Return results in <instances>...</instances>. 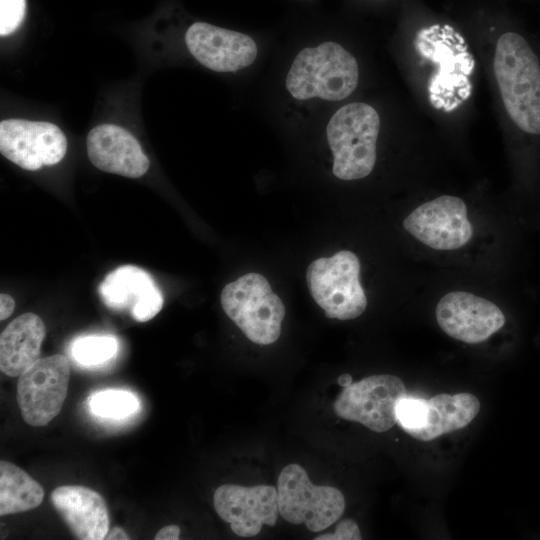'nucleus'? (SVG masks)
<instances>
[{
    "label": "nucleus",
    "mask_w": 540,
    "mask_h": 540,
    "mask_svg": "<svg viewBox=\"0 0 540 540\" xmlns=\"http://www.w3.org/2000/svg\"><path fill=\"white\" fill-rule=\"evenodd\" d=\"M494 73L516 129L528 138L540 137V57L525 36L509 31L498 38Z\"/></svg>",
    "instance_id": "obj_1"
},
{
    "label": "nucleus",
    "mask_w": 540,
    "mask_h": 540,
    "mask_svg": "<svg viewBox=\"0 0 540 540\" xmlns=\"http://www.w3.org/2000/svg\"><path fill=\"white\" fill-rule=\"evenodd\" d=\"M356 58L341 44L322 42L300 50L285 77L288 95L296 101H340L357 88Z\"/></svg>",
    "instance_id": "obj_2"
},
{
    "label": "nucleus",
    "mask_w": 540,
    "mask_h": 540,
    "mask_svg": "<svg viewBox=\"0 0 540 540\" xmlns=\"http://www.w3.org/2000/svg\"><path fill=\"white\" fill-rule=\"evenodd\" d=\"M380 117L371 105L351 102L336 110L326 126V137L333 155V174L352 181L367 177L377 157Z\"/></svg>",
    "instance_id": "obj_3"
},
{
    "label": "nucleus",
    "mask_w": 540,
    "mask_h": 540,
    "mask_svg": "<svg viewBox=\"0 0 540 540\" xmlns=\"http://www.w3.org/2000/svg\"><path fill=\"white\" fill-rule=\"evenodd\" d=\"M220 299L227 316L250 341L269 345L279 338L285 308L264 276L239 277L224 287Z\"/></svg>",
    "instance_id": "obj_4"
},
{
    "label": "nucleus",
    "mask_w": 540,
    "mask_h": 540,
    "mask_svg": "<svg viewBox=\"0 0 540 540\" xmlns=\"http://www.w3.org/2000/svg\"><path fill=\"white\" fill-rule=\"evenodd\" d=\"M359 274L360 261L348 250L319 258L308 266V288L328 318L350 320L365 311L367 298Z\"/></svg>",
    "instance_id": "obj_5"
},
{
    "label": "nucleus",
    "mask_w": 540,
    "mask_h": 540,
    "mask_svg": "<svg viewBox=\"0 0 540 540\" xmlns=\"http://www.w3.org/2000/svg\"><path fill=\"white\" fill-rule=\"evenodd\" d=\"M279 514L292 524H305L312 532L335 523L345 509L344 495L337 488L314 485L298 464L285 466L279 474Z\"/></svg>",
    "instance_id": "obj_6"
},
{
    "label": "nucleus",
    "mask_w": 540,
    "mask_h": 540,
    "mask_svg": "<svg viewBox=\"0 0 540 540\" xmlns=\"http://www.w3.org/2000/svg\"><path fill=\"white\" fill-rule=\"evenodd\" d=\"M406 396L405 385L399 377L372 375L344 387L333 403V410L342 419L381 433L398 422V405Z\"/></svg>",
    "instance_id": "obj_7"
},
{
    "label": "nucleus",
    "mask_w": 540,
    "mask_h": 540,
    "mask_svg": "<svg viewBox=\"0 0 540 540\" xmlns=\"http://www.w3.org/2000/svg\"><path fill=\"white\" fill-rule=\"evenodd\" d=\"M70 367L61 354L39 358L18 379L17 401L23 420L47 425L61 411L67 396Z\"/></svg>",
    "instance_id": "obj_8"
},
{
    "label": "nucleus",
    "mask_w": 540,
    "mask_h": 540,
    "mask_svg": "<svg viewBox=\"0 0 540 540\" xmlns=\"http://www.w3.org/2000/svg\"><path fill=\"white\" fill-rule=\"evenodd\" d=\"M403 227L415 239L439 251L462 248L473 235L465 202L452 195L420 204L405 217Z\"/></svg>",
    "instance_id": "obj_9"
},
{
    "label": "nucleus",
    "mask_w": 540,
    "mask_h": 540,
    "mask_svg": "<svg viewBox=\"0 0 540 540\" xmlns=\"http://www.w3.org/2000/svg\"><path fill=\"white\" fill-rule=\"evenodd\" d=\"M66 151V136L55 124L24 119H6L0 123L1 154L25 170L55 165Z\"/></svg>",
    "instance_id": "obj_10"
},
{
    "label": "nucleus",
    "mask_w": 540,
    "mask_h": 540,
    "mask_svg": "<svg viewBox=\"0 0 540 540\" xmlns=\"http://www.w3.org/2000/svg\"><path fill=\"white\" fill-rule=\"evenodd\" d=\"M435 316L444 333L468 344L487 340L506 321L495 303L466 291H452L442 296Z\"/></svg>",
    "instance_id": "obj_11"
},
{
    "label": "nucleus",
    "mask_w": 540,
    "mask_h": 540,
    "mask_svg": "<svg viewBox=\"0 0 540 540\" xmlns=\"http://www.w3.org/2000/svg\"><path fill=\"white\" fill-rule=\"evenodd\" d=\"M213 504L220 518L241 537L257 535L263 525L274 526L279 514L277 489L269 485H221L214 492Z\"/></svg>",
    "instance_id": "obj_12"
},
{
    "label": "nucleus",
    "mask_w": 540,
    "mask_h": 540,
    "mask_svg": "<svg viewBox=\"0 0 540 540\" xmlns=\"http://www.w3.org/2000/svg\"><path fill=\"white\" fill-rule=\"evenodd\" d=\"M185 43L200 64L215 72L228 73L247 68L258 55L257 44L249 35L206 22H195L189 26Z\"/></svg>",
    "instance_id": "obj_13"
},
{
    "label": "nucleus",
    "mask_w": 540,
    "mask_h": 540,
    "mask_svg": "<svg viewBox=\"0 0 540 540\" xmlns=\"http://www.w3.org/2000/svg\"><path fill=\"white\" fill-rule=\"evenodd\" d=\"M99 294L107 307L128 310L138 322L151 320L163 306L162 293L153 278L133 265L110 272L99 285Z\"/></svg>",
    "instance_id": "obj_14"
},
{
    "label": "nucleus",
    "mask_w": 540,
    "mask_h": 540,
    "mask_svg": "<svg viewBox=\"0 0 540 540\" xmlns=\"http://www.w3.org/2000/svg\"><path fill=\"white\" fill-rule=\"evenodd\" d=\"M89 160L98 169L128 178H138L149 168V159L137 139L114 124H101L87 135Z\"/></svg>",
    "instance_id": "obj_15"
},
{
    "label": "nucleus",
    "mask_w": 540,
    "mask_h": 540,
    "mask_svg": "<svg viewBox=\"0 0 540 540\" xmlns=\"http://www.w3.org/2000/svg\"><path fill=\"white\" fill-rule=\"evenodd\" d=\"M54 509L80 540H102L109 531V514L103 497L79 485L57 487L50 497Z\"/></svg>",
    "instance_id": "obj_16"
},
{
    "label": "nucleus",
    "mask_w": 540,
    "mask_h": 540,
    "mask_svg": "<svg viewBox=\"0 0 540 540\" xmlns=\"http://www.w3.org/2000/svg\"><path fill=\"white\" fill-rule=\"evenodd\" d=\"M46 329L34 313H24L2 331L0 336V369L7 376H20L40 356Z\"/></svg>",
    "instance_id": "obj_17"
},
{
    "label": "nucleus",
    "mask_w": 540,
    "mask_h": 540,
    "mask_svg": "<svg viewBox=\"0 0 540 540\" xmlns=\"http://www.w3.org/2000/svg\"><path fill=\"white\" fill-rule=\"evenodd\" d=\"M479 411L480 402L471 393H441L425 400L421 426L406 432L415 439L430 441L466 427Z\"/></svg>",
    "instance_id": "obj_18"
},
{
    "label": "nucleus",
    "mask_w": 540,
    "mask_h": 540,
    "mask_svg": "<svg viewBox=\"0 0 540 540\" xmlns=\"http://www.w3.org/2000/svg\"><path fill=\"white\" fill-rule=\"evenodd\" d=\"M44 498L42 486L27 472L5 460L0 462V515L38 507Z\"/></svg>",
    "instance_id": "obj_19"
},
{
    "label": "nucleus",
    "mask_w": 540,
    "mask_h": 540,
    "mask_svg": "<svg viewBox=\"0 0 540 540\" xmlns=\"http://www.w3.org/2000/svg\"><path fill=\"white\" fill-rule=\"evenodd\" d=\"M139 405L133 393L119 389L98 391L89 398L91 412L109 419L128 417L138 410Z\"/></svg>",
    "instance_id": "obj_20"
},
{
    "label": "nucleus",
    "mask_w": 540,
    "mask_h": 540,
    "mask_svg": "<svg viewBox=\"0 0 540 540\" xmlns=\"http://www.w3.org/2000/svg\"><path fill=\"white\" fill-rule=\"evenodd\" d=\"M118 342L113 336L89 335L77 339L72 356L81 365L96 366L111 359L117 352Z\"/></svg>",
    "instance_id": "obj_21"
},
{
    "label": "nucleus",
    "mask_w": 540,
    "mask_h": 540,
    "mask_svg": "<svg viewBox=\"0 0 540 540\" xmlns=\"http://www.w3.org/2000/svg\"><path fill=\"white\" fill-rule=\"evenodd\" d=\"M26 15V0H0V35L15 32Z\"/></svg>",
    "instance_id": "obj_22"
},
{
    "label": "nucleus",
    "mask_w": 540,
    "mask_h": 540,
    "mask_svg": "<svg viewBox=\"0 0 540 540\" xmlns=\"http://www.w3.org/2000/svg\"><path fill=\"white\" fill-rule=\"evenodd\" d=\"M361 533L357 523L351 519H345L338 523L334 533L322 534L315 540H360Z\"/></svg>",
    "instance_id": "obj_23"
},
{
    "label": "nucleus",
    "mask_w": 540,
    "mask_h": 540,
    "mask_svg": "<svg viewBox=\"0 0 540 540\" xmlns=\"http://www.w3.org/2000/svg\"><path fill=\"white\" fill-rule=\"evenodd\" d=\"M15 308L14 299L5 293L0 295V320L9 318Z\"/></svg>",
    "instance_id": "obj_24"
},
{
    "label": "nucleus",
    "mask_w": 540,
    "mask_h": 540,
    "mask_svg": "<svg viewBox=\"0 0 540 540\" xmlns=\"http://www.w3.org/2000/svg\"><path fill=\"white\" fill-rule=\"evenodd\" d=\"M180 536V528L177 525H168L161 528L155 535V540H177Z\"/></svg>",
    "instance_id": "obj_25"
},
{
    "label": "nucleus",
    "mask_w": 540,
    "mask_h": 540,
    "mask_svg": "<svg viewBox=\"0 0 540 540\" xmlns=\"http://www.w3.org/2000/svg\"><path fill=\"white\" fill-rule=\"evenodd\" d=\"M107 540H128L130 537L128 534L120 527H115L109 531L105 537Z\"/></svg>",
    "instance_id": "obj_26"
},
{
    "label": "nucleus",
    "mask_w": 540,
    "mask_h": 540,
    "mask_svg": "<svg viewBox=\"0 0 540 540\" xmlns=\"http://www.w3.org/2000/svg\"><path fill=\"white\" fill-rule=\"evenodd\" d=\"M337 382L340 386L346 387L352 383V377L349 374H343L339 376Z\"/></svg>",
    "instance_id": "obj_27"
}]
</instances>
